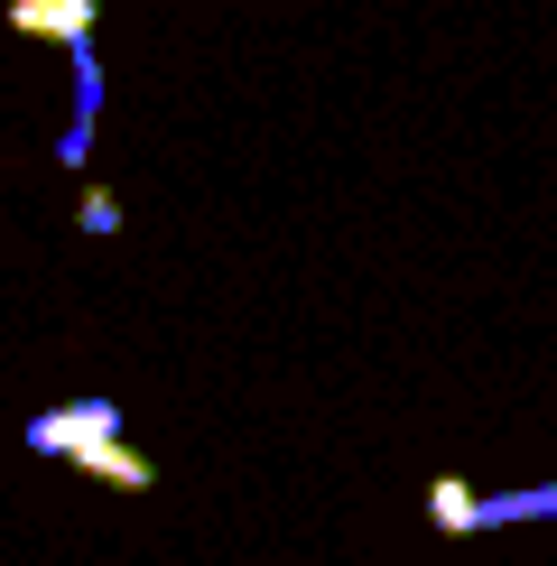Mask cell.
Returning <instances> with one entry per match:
<instances>
[{
	"label": "cell",
	"instance_id": "7a4b0ae2",
	"mask_svg": "<svg viewBox=\"0 0 557 566\" xmlns=\"http://www.w3.org/2000/svg\"><path fill=\"white\" fill-rule=\"evenodd\" d=\"M10 29L19 38H46V46H93L103 0H10Z\"/></svg>",
	"mask_w": 557,
	"mask_h": 566
},
{
	"label": "cell",
	"instance_id": "6da1fadb",
	"mask_svg": "<svg viewBox=\"0 0 557 566\" xmlns=\"http://www.w3.org/2000/svg\"><path fill=\"white\" fill-rule=\"evenodd\" d=\"M93 437H122V399H75V409H38L29 418V455H75Z\"/></svg>",
	"mask_w": 557,
	"mask_h": 566
},
{
	"label": "cell",
	"instance_id": "3957f363",
	"mask_svg": "<svg viewBox=\"0 0 557 566\" xmlns=\"http://www.w3.org/2000/svg\"><path fill=\"white\" fill-rule=\"evenodd\" d=\"M75 474H93V483H112V492H149L158 483V464L139 455V446H122V437H93V446H75Z\"/></svg>",
	"mask_w": 557,
	"mask_h": 566
},
{
	"label": "cell",
	"instance_id": "277c9868",
	"mask_svg": "<svg viewBox=\"0 0 557 566\" xmlns=\"http://www.w3.org/2000/svg\"><path fill=\"white\" fill-rule=\"evenodd\" d=\"M428 521L446 530V538H474V521H483V492L464 483V474H437V483H428Z\"/></svg>",
	"mask_w": 557,
	"mask_h": 566
},
{
	"label": "cell",
	"instance_id": "8992f818",
	"mask_svg": "<svg viewBox=\"0 0 557 566\" xmlns=\"http://www.w3.org/2000/svg\"><path fill=\"white\" fill-rule=\"evenodd\" d=\"M75 223L93 232V242H112V232H122V196H112V186H84V196H75Z\"/></svg>",
	"mask_w": 557,
	"mask_h": 566
},
{
	"label": "cell",
	"instance_id": "5b68a950",
	"mask_svg": "<svg viewBox=\"0 0 557 566\" xmlns=\"http://www.w3.org/2000/svg\"><path fill=\"white\" fill-rule=\"evenodd\" d=\"M511 521H557V483H529V492H493L474 530H511Z\"/></svg>",
	"mask_w": 557,
	"mask_h": 566
}]
</instances>
